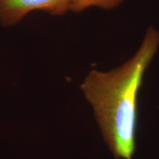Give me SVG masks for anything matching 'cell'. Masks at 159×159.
Masks as SVG:
<instances>
[{
	"instance_id": "1",
	"label": "cell",
	"mask_w": 159,
	"mask_h": 159,
	"mask_svg": "<svg viewBox=\"0 0 159 159\" xmlns=\"http://www.w3.org/2000/svg\"><path fill=\"white\" fill-rule=\"evenodd\" d=\"M158 47L159 31L150 27L130 59L106 72L91 71L80 86L94 109L105 142L116 159H132L134 153L137 97Z\"/></svg>"
},
{
	"instance_id": "2",
	"label": "cell",
	"mask_w": 159,
	"mask_h": 159,
	"mask_svg": "<svg viewBox=\"0 0 159 159\" xmlns=\"http://www.w3.org/2000/svg\"><path fill=\"white\" fill-rule=\"evenodd\" d=\"M71 0H0V25L10 27L17 25L34 11L62 16L70 11Z\"/></svg>"
},
{
	"instance_id": "3",
	"label": "cell",
	"mask_w": 159,
	"mask_h": 159,
	"mask_svg": "<svg viewBox=\"0 0 159 159\" xmlns=\"http://www.w3.org/2000/svg\"><path fill=\"white\" fill-rule=\"evenodd\" d=\"M123 0H71L70 11L80 13L91 7L111 9L120 5Z\"/></svg>"
}]
</instances>
